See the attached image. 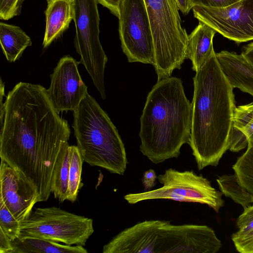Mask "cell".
I'll use <instances>...</instances> for the list:
<instances>
[{"label":"cell","mask_w":253,"mask_h":253,"mask_svg":"<svg viewBox=\"0 0 253 253\" xmlns=\"http://www.w3.org/2000/svg\"><path fill=\"white\" fill-rule=\"evenodd\" d=\"M0 157L38 190L40 202L52 193L58 161L69 146L67 122L53 107L42 85L20 82L4 102Z\"/></svg>","instance_id":"cell-1"},{"label":"cell","mask_w":253,"mask_h":253,"mask_svg":"<svg viewBox=\"0 0 253 253\" xmlns=\"http://www.w3.org/2000/svg\"><path fill=\"white\" fill-rule=\"evenodd\" d=\"M189 145L199 170L216 167L229 149L235 107L234 88L214 50L193 78Z\"/></svg>","instance_id":"cell-2"},{"label":"cell","mask_w":253,"mask_h":253,"mask_svg":"<svg viewBox=\"0 0 253 253\" xmlns=\"http://www.w3.org/2000/svg\"><path fill=\"white\" fill-rule=\"evenodd\" d=\"M140 151L153 163L177 158L189 143L192 105L180 78L157 81L149 92L140 119Z\"/></svg>","instance_id":"cell-3"},{"label":"cell","mask_w":253,"mask_h":253,"mask_svg":"<svg viewBox=\"0 0 253 253\" xmlns=\"http://www.w3.org/2000/svg\"><path fill=\"white\" fill-rule=\"evenodd\" d=\"M72 127L84 162L124 174L128 164L124 144L108 115L88 93L74 111Z\"/></svg>","instance_id":"cell-4"},{"label":"cell","mask_w":253,"mask_h":253,"mask_svg":"<svg viewBox=\"0 0 253 253\" xmlns=\"http://www.w3.org/2000/svg\"><path fill=\"white\" fill-rule=\"evenodd\" d=\"M155 51L157 81L170 77L188 58V35L181 24L176 0H144Z\"/></svg>","instance_id":"cell-5"},{"label":"cell","mask_w":253,"mask_h":253,"mask_svg":"<svg viewBox=\"0 0 253 253\" xmlns=\"http://www.w3.org/2000/svg\"><path fill=\"white\" fill-rule=\"evenodd\" d=\"M93 232L91 218L55 207L37 208L20 222L18 239L37 238L84 246Z\"/></svg>","instance_id":"cell-6"},{"label":"cell","mask_w":253,"mask_h":253,"mask_svg":"<svg viewBox=\"0 0 253 253\" xmlns=\"http://www.w3.org/2000/svg\"><path fill=\"white\" fill-rule=\"evenodd\" d=\"M157 178L162 187L141 193H129L124 199L129 204L156 199L197 203L208 205L216 212L224 206L223 194L213 188L211 182L193 170L166 169Z\"/></svg>","instance_id":"cell-7"},{"label":"cell","mask_w":253,"mask_h":253,"mask_svg":"<svg viewBox=\"0 0 253 253\" xmlns=\"http://www.w3.org/2000/svg\"><path fill=\"white\" fill-rule=\"evenodd\" d=\"M97 0H74V45L102 98H106L104 71L108 58L99 40Z\"/></svg>","instance_id":"cell-8"},{"label":"cell","mask_w":253,"mask_h":253,"mask_svg":"<svg viewBox=\"0 0 253 253\" xmlns=\"http://www.w3.org/2000/svg\"><path fill=\"white\" fill-rule=\"evenodd\" d=\"M119 31L129 62L155 63L153 38L144 0H122Z\"/></svg>","instance_id":"cell-9"},{"label":"cell","mask_w":253,"mask_h":253,"mask_svg":"<svg viewBox=\"0 0 253 253\" xmlns=\"http://www.w3.org/2000/svg\"><path fill=\"white\" fill-rule=\"evenodd\" d=\"M194 16L237 43L253 40V0H240L229 6L212 8L195 5Z\"/></svg>","instance_id":"cell-10"},{"label":"cell","mask_w":253,"mask_h":253,"mask_svg":"<svg viewBox=\"0 0 253 253\" xmlns=\"http://www.w3.org/2000/svg\"><path fill=\"white\" fill-rule=\"evenodd\" d=\"M221 247V241L208 226L174 225L165 221L159 234L157 253H216Z\"/></svg>","instance_id":"cell-11"},{"label":"cell","mask_w":253,"mask_h":253,"mask_svg":"<svg viewBox=\"0 0 253 253\" xmlns=\"http://www.w3.org/2000/svg\"><path fill=\"white\" fill-rule=\"evenodd\" d=\"M80 62L66 55L60 58L50 75L49 87L46 89L48 97L55 111H74L87 92V87L83 81L78 66Z\"/></svg>","instance_id":"cell-12"},{"label":"cell","mask_w":253,"mask_h":253,"mask_svg":"<svg viewBox=\"0 0 253 253\" xmlns=\"http://www.w3.org/2000/svg\"><path fill=\"white\" fill-rule=\"evenodd\" d=\"M0 199L20 222L27 219L40 202L37 189L20 171L1 160Z\"/></svg>","instance_id":"cell-13"},{"label":"cell","mask_w":253,"mask_h":253,"mask_svg":"<svg viewBox=\"0 0 253 253\" xmlns=\"http://www.w3.org/2000/svg\"><path fill=\"white\" fill-rule=\"evenodd\" d=\"M166 220L139 222L121 231L103 247V253H157L159 234Z\"/></svg>","instance_id":"cell-14"},{"label":"cell","mask_w":253,"mask_h":253,"mask_svg":"<svg viewBox=\"0 0 253 253\" xmlns=\"http://www.w3.org/2000/svg\"><path fill=\"white\" fill-rule=\"evenodd\" d=\"M216 56L232 87L253 96V65L241 53L222 50Z\"/></svg>","instance_id":"cell-15"},{"label":"cell","mask_w":253,"mask_h":253,"mask_svg":"<svg viewBox=\"0 0 253 253\" xmlns=\"http://www.w3.org/2000/svg\"><path fill=\"white\" fill-rule=\"evenodd\" d=\"M45 30L42 42L48 47L66 30L73 20L74 0H46Z\"/></svg>","instance_id":"cell-16"},{"label":"cell","mask_w":253,"mask_h":253,"mask_svg":"<svg viewBox=\"0 0 253 253\" xmlns=\"http://www.w3.org/2000/svg\"><path fill=\"white\" fill-rule=\"evenodd\" d=\"M216 32L209 25L199 21L188 35V58L192 63V69L197 72L214 51L213 39Z\"/></svg>","instance_id":"cell-17"},{"label":"cell","mask_w":253,"mask_h":253,"mask_svg":"<svg viewBox=\"0 0 253 253\" xmlns=\"http://www.w3.org/2000/svg\"><path fill=\"white\" fill-rule=\"evenodd\" d=\"M253 134V102L236 107L231 131L230 151L239 152L248 146V139Z\"/></svg>","instance_id":"cell-18"},{"label":"cell","mask_w":253,"mask_h":253,"mask_svg":"<svg viewBox=\"0 0 253 253\" xmlns=\"http://www.w3.org/2000/svg\"><path fill=\"white\" fill-rule=\"evenodd\" d=\"M0 43L7 60L14 62L22 56L27 47L32 45V41L20 27L1 22Z\"/></svg>","instance_id":"cell-19"},{"label":"cell","mask_w":253,"mask_h":253,"mask_svg":"<svg viewBox=\"0 0 253 253\" xmlns=\"http://www.w3.org/2000/svg\"><path fill=\"white\" fill-rule=\"evenodd\" d=\"M12 253H87L83 246L62 245L52 241L37 238L16 239L12 242Z\"/></svg>","instance_id":"cell-20"},{"label":"cell","mask_w":253,"mask_h":253,"mask_svg":"<svg viewBox=\"0 0 253 253\" xmlns=\"http://www.w3.org/2000/svg\"><path fill=\"white\" fill-rule=\"evenodd\" d=\"M216 181L222 193L243 208L253 203V196L241 185L235 173L219 176Z\"/></svg>","instance_id":"cell-21"},{"label":"cell","mask_w":253,"mask_h":253,"mask_svg":"<svg viewBox=\"0 0 253 253\" xmlns=\"http://www.w3.org/2000/svg\"><path fill=\"white\" fill-rule=\"evenodd\" d=\"M68 148L70 156V168L67 200L74 202L83 185L81 183V174L84 161L77 146L69 145Z\"/></svg>","instance_id":"cell-22"},{"label":"cell","mask_w":253,"mask_h":253,"mask_svg":"<svg viewBox=\"0 0 253 253\" xmlns=\"http://www.w3.org/2000/svg\"><path fill=\"white\" fill-rule=\"evenodd\" d=\"M232 169L241 185L253 196V142H248L247 150Z\"/></svg>","instance_id":"cell-23"},{"label":"cell","mask_w":253,"mask_h":253,"mask_svg":"<svg viewBox=\"0 0 253 253\" xmlns=\"http://www.w3.org/2000/svg\"><path fill=\"white\" fill-rule=\"evenodd\" d=\"M68 148L58 161L52 186V193L54 198L58 199L60 202H63L67 198L70 168Z\"/></svg>","instance_id":"cell-24"},{"label":"cell","mask_w":253,"mask_h":253,"mask_svg":"<svg viewBox=\"0 0 253 253\" xmlns=\"http://www.w3.org/2000/svg\"><path fill=\"white\" fill-rule=\"evenodd\" d=\"M0 229L13 242L18 238L20 222L12 215L3 202L0 199Z\"/></svg>","instance_id":"cell-25"},{"label":"cell","mask_w":253,"mask_h":253,"mask_svg":"<svg viewBox=\"0 0 253 253\" xmlns=\"http://www.w3.org/2000/svg\"><path fill=\"white\" fill-rule=\"evenodd\" d=\"M24 0H0V19L7 20L19 15Z\"/></svg>","instance_id":"cell-26"},{"label":"cell","mask_w":253,"mask_h":253,"mask_svg":"<svg viewBox=\"0 0 253 253\" xmlns=\"http://www.w3.org/2000/svg\"><path fill=\"white\" fill-rule=\"evenodd\" d=\"M244 209V211L236 220L238 231L234 233L235 235H242L253 230V205H250Z\"/></svg>","instance_id":"cell-27"},{"label":"cell","mask_w":253,"mask_h":253,"mask_svg":"<svg viewBox=\"0 0 253 253\" xmlns=\"http://www.w3.org/2000/svg\"><path fill=\"white\" fill-rule=\"evenodd\" d=\"M236 250L241 253H253V230L242 235L231 236Z\"/></svg>","instance_id":"cell-28"},{"label":"cell","mask_w":253,"mask_h":253,"mask_svg":"<svg viewBox=\"0 0 253 253\" xmlns=\"http://www.w3.org/2000/svg\"><path fill=\"white\" fill-rule=\"evenodd\" d=\"M240 0H190L192 7L195 5L212 8H222L229 6Z\"/></svg>","instance_id":"cell-29"},{"label":"cell","mask_w":253,"mask_h":253,"mask_svg":"<svg viewBox=\"0 0 253 253\" xmlns=\"http://www.w3.org/2000/svg\"><path fill=\"white\" fill-rule=\"evenodd\" d=\"M157 178L155 171L152 169L146 170L143 175L142 182L145 190H150L156 184V180Z\"/></svg>","instance_id":"cell-30"},{"label":"cell","mask_w":253,"mask_h":253,"mask_svg":"<svg viewBox=\"0 0 253 253\" xmlns=\"http://www.w3.org/2000/svg\"><path fill=\"white\" fill-rule=\"evenodd\" d=\"M13 250L12 242L0 229V253H12Z\"/></svg>","instance_id":"cell-31"},{"label":"cell","mask_w":253,"mask_h":253,"mask_svg":"<svg viewBox=\"0 0 253 253\" xmlns=\"http://www.w3.org/2000/svg\"><path fill=\"white\" fill-rule=\"evenodd\" d=\"M98 3L109 9L115 16L118 17L119 6L122 0H97Z\"/></svg>","instance_id":"cell-32"},{"label":"cell","mask_w":253,"mask_h":253,"mask_svg":"<svg viewBox=\"0 0 253 253\" xmlns=\"http://www.w3.org/2000/svg\"><path fill=\"white\" fill-rule=\"evenodd\" d=\"M241 54L250 63L253 65V42L244 46Z\"/></svg>","instance_id":"cell-33"},{"label":"cell","mask_w":253,"mask_h":253,"mask_svg":"<svg viewBox=\"0 0 253 253\" xmlns=\"http://www.w3.org/2000/svg\"><path fill=\"white\" fill-rule=\"evenodd\" d=\"M181 12L184 14H187L189 13L190 10L192 9V5L190 3V0H176Z\"/></svg>","instance_id":"cell-34"},{"label":"cell","mask_w":253,"mask_h":253,"mask_svg":"<svg viewBox=\"0 0 253 253\" xmlns=\"http://www.w3.org/2000/svg\"><path fill=\"white\" fill-rule=\"evenodd\" d=\"M248 142H253V134L249 138Z\"/></svg>","instance_id":"cell-35"}]
</instances>
